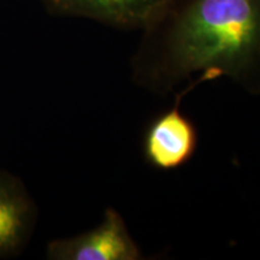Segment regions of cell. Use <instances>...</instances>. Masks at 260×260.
<instances>
[{"instance_id":"3957f363","label":"cell","mask_w":260,"mask_h":260,"mask_svg":"<svg viewBox=\"0 0 260 260\" xmlns=\"http://www.w3.org/2000/svg\"><path fill=\"white\" fill-rule=\"evenodd\" d=\"M51 260H140L139 246L130 236L122 216L107 209L96 228L70 239L54 240L47 246Z\"/></svg>"},{"instance_id":"277c9868","label":"cell","mask_w":260,"mask_h":260,"mask_svg":"<svg viewBox=\"0 0 260 260\" xmlns=\"http://www.w3.org/2000/svg\"><path fill=\"white\" fill-rule=\"evenodd\" d=\"M51 14L94 19L124 30L151 27L171 0H41Z\"/></svg>"},{"instance_id":"7a4b0ae2","label":"cell","mask_w":260,"mask_h":260,"mask_svg":"<svg viewBox=\"0 0 260 260\" xmlns=\"http://www.w3.org/2000/svg\"><path fill=\"white\" fill-rule=\"evenodd\" d=\"M212 81L201 74L177 94L176 103L148 123L142 138V154L149 167L161 171L176 170L193 158L198 147V130L194 122L180 110L182 98L198 84Z\"/></svg>"},{"instance_id":"6da1fadb","label":"cell","mask_w":260,"mask_h":260,"mask_svg":"<svg viewBox=\"0 0 260 260\" xmlns=\"http://www.w3.org/2000/svg\"><path fill=\"white\" fill-rule=\"evenodd\" d=\"M132 77L148 92H171L201 71L260 93V0H171L142 31Z\"/></svg>"},{"instance_id":"5b68a950","label":"cell","mask_w":260,"mask_h":260,"mask_svg":"<svg viewBox=\"0 0 260 260\" xmlns=\"http://www.w3.org/2000/svg\"><path fill=\"white\" fill-rule=\"evenodd\" d=\"M31 220L28 198L9 178L0 177V255L14 252L23 243Z\"/></svg>"}]
</instances>
